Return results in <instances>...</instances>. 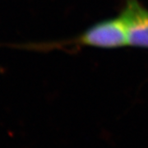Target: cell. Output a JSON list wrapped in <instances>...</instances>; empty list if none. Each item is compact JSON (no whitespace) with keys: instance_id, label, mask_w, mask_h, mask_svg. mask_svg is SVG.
I'll list each match as a JSON object with an SVG mask.
<instances>
[{"instance_id":"6da1fadb","label":"cell","mask_w":148,"mask_h":148,"mask_svg":"<svg viewBox=\"0 0 148 148\" xmlns=\"http://www.w3.org/2000/svg\"><path fill=\"white\" fill-rule=\"evenodd\" d=\"M74 43L101 49H116L129 45L127 27L120 16L97 22L86 30Z\"/></svg>"},{"instance_id":"7a4b0ae2","label":"cell","mask_w":148,"mask_h":148,"mask_svg":"<svg viewBox=\"0 0 148 148\" xmlns=\"http://www.w3.org/2000/svg\"><path fill=\"white\" fill-rule=\"evenodd\" d=\"M119 16L127 31L129 45L148 49V9L138 0H127Z\"/></svg>"}]
</instances>
